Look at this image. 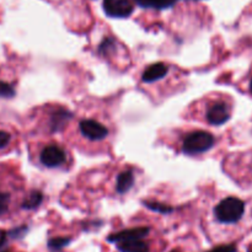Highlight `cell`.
I'll list each match as a JSON object with an SVG mask.
<instances>
[{
  "mask_svg": "<svg viewBox=\"0 0 252 252\" xmlns=\"http://www.w3.org/2000/svg\"><path fill=\"white\" fill-rule=\"evenodd\" d=\"M216 217L219 221L226 224L236 223L241 219L245 212V203L235 197L223 199L216 207Z\"/></svg>",
  "mask_w": 252,
  "mask_h": 252,
  "instance_id": "obj_1",
  "label": "cell"
},
{
  "mask_svg": "<svg viewBox=\"0 0 252 252\" xmlns=\"http://www.w3.org/2000/svg\"><path fill=\"white\" fill-rule=\"evenodd\" d=\"M214 144V137L208 132H193L185 139L182 149L186 154L194 155L211 149Z\"/></svg>",
  "mask_w": 252,
  "mask_h": 252,
  "instance_id": "obj_2",
  "label": "cell"
},
{
  "mask_svg": "<svg viewBox=\"0 0 252 252\" xmlns=\"http://www.w3.org/2000/svg\"><path fill=\"white\" fill-rule=\"evenodd\" d=\"M103 9L108 16L125 19L133 12V5L129 0H103Z\"/></svg>",
  "mask_w": 252,
  "mask_h": 252,
  "instance_id": "obj_3",
  "label": "cell"
},
{
  "mask_svg": "<svg viewBox=\"0 0 252 252\" xmlns=\"http://www.w3.org/2000/svg\"><path fill=\"white\" fill-rule=\"evenodd\" d=\"M41 161L47 167H57L65 161V154L59 147L51 145L41 153Z\"/></svg>",
  "mask_w": 252,
  "mask_h": 252,
  "instance_id": "obj_4",
  "label": "cell"
},
{
  "mask_svg": "<svg viewBox=\"0 0 252 252\" xmlns=\"http://www.w3.org/2000/svg\"><path fill=\"white\" fill-rule=\"evenodd\" d=\"M80 130L86 138L91 140H100L103 139L108 134L107 128L103 127L96 121L85 120L80 123Z\"/></svg>",
  "mask_w": 252,
  "mask_h": 252,
  "instance_id": "obj_5",
  "label": "cell"
},
{
  "mask_svg": "<svg viewBox=\"0 0 252 252\" xmlns=\"http://www.w3.org/2000/svg\"><path fill=\"white\" fill-rule=\"evenodd\" d=\"M149 233V228H144V226H140V228H134V229H128V230L120 231V233H116L113 235H111L108 238V240L112 241V243H126V241H134V240H140V239L145 238Z\"/></svg>",
  "mask_w": 252,
  "mask_h": 252,
  "instance_id": "obj_6",
  "label": "cell"
},
{
  "mask_svg": "<svg viewBox=\"0 0 252 252\" xmlns=\"http://www.w3.org/2000/svg\"><path fill=\"white\" fill-rule=\"evenodd\" d=\"M229 118H230L229 108L224 103H217V105L212 106L207 112V120L211 125L214 126L224 125Z\"/></svg>",
  "mask_w": 252,
  "mask_h": 252,
  "instance_id": "obj_7",
  "label": "cell"
},
{
  "mask_svg": "<svg viewBox=\"0 0 252 252\" xmlns=\"http://www.w3.org/2000/svg\"><path fill=\"white\" fill-rule=\"evenodd\" d=\"M166 74H167V66L162 63H157V64H153V65H150L149 68L145 69L142 78H143V81H145V83H153V81L160 80L161 78H164Z\"/></svg>",
  "mask_w": 252,
  "mask_h": 252,
  "instance_id": "obj_8",
  "label": "cell"
},
{
  "mask_svg": "<svg viewBox=\"0 0 252 252\" xmlns=\"http://www.w3.org/2000/svg\"><path fill=\"white\" fill-rule=\"evenodd\" d=\"M118 250L121 252H148L149 246L142 240L126 241V243L118 244Z\"/></svg>",
  "mask_w": 252,
  "mask_h": 252,
  "instance_id": "obj_9",
  "label": "cell"
},
{
  "mask_svg": "<svg viewBox=\"0 0 252 252\" xmlns=\"http://www.w3.org/2000/svg\"><path fill=\"white\" fill-rule=\"evenodd\" d=\"M133 182H134V177H133L132 172H122L117 179V191L120 193H125V192H127L133 186Z\"/></svg>",
  "mask_w": 252,
  "mask_h": 252,
  "instance_id": "obj_10",
  "label": "cell"
},
{
  "mask_svg": "<svg viewBox=\"0 0 252 252\" xmlns=\"http://www.w3.org/2000/svg\"><path fill=\"white\" fill-rule=\"evenodd\" d=\"M70 118V115H69L68 111L65 110H58L52 117V129L53 130H58L65 125L66 121Z\"/></svg>",
  "mask_w": 252,
  "mask_h": 252,
  "instance_id": "obj_11",
  "label": "cell"
},
{
  "mask_svg": "<svg viewBox=\"0 0 252 252\" xmlns=\"http://www.w3.org/2000/svg\"><path fill=\"white\" fill-rule=\"evenodd\" d=\"M138 4L144 7H154V9H166L174 5L176 0H137Z\"/></svg>",
  "mask_w": 252,
  "mask_h": 252,
  "instance_id": "obj_12",
  "label": "cell"
},
{
  "mask_svg": "<svg viewBox=\"0 0 252 252\" xmlns=\"http://www.w3.org/2000/svg\"><path fill=\"white\" fill-rule=\"evenodd\" d=\"M42 199H43V196L39 191H33L32 193H30V196L27 197L26 201L22 203V208L25 209H34L42 203Z\"/></svg>",
  "mask_w": 252,
  "mask_h": 252,
  "instance_id": "obj_13",
  "label": "cell"
},
{
  "mask_svg": "<svg viewBox=\"0 0 252 252\" xmlns=\"http://www.w3.org/2000/svg\"><path fill=\"white\" fill-rule=\"evenodd\" d=\"M144 206H147L148 208L152 209V211L159 212V213H170L172 212V208L167 207L166 204H160V203H155V202H144Z\"/></svg>",
  "mask_w": 252,
  "mask_h": 252,
  "instance_id": "obj_14",
  "label": "cell"
},
{
  "mask_svg": "<svg viewBox=\"0 0 252 252\" xmlns=\"http://www.w3.org/2000/svg\"><path fill=\"white\" fill-rule=\"evenodd\" d=\"M15 95V91L12 89V86L10 84L4 83V81H0V97L10 98Z\"/></svg>",
  "mask_w": 252,
  "mask_h": 252,
  "instance_id": "obj_15",
  "label": "cell"
},
{
  "mask_svg": "<svg viewBox=\"0 0 252 252\" xmlns=\"http://www.w3.org/2000/svg\"><path fill=\"white\" fill-rule=\"evenodd\" d=\"M69 243H70V239L56 238V239H52V240L49 241L48 246L51 249H54V250H59V249H62V248H64V246L68 245Z\"/></svg>",
  "mask_w": 252,
  "mask_h": 252,
  "instance_id": "obj_16",
  "label": "cell"
},
{
  "mask_svg": "<svg viewBox=\"0 0 252 252\" xmlns=\"http://www.w3.org/2000/svg\"><path fill=\"white\" fill-rule=\"evenodd\" d=\"M9 201H10L9 194L0 193V216H2V214L7 211V207H9Z\"/></svg>",
  "mask_w": 252,
  "mask_h": 252,
  "instance_id": "obj_17",
  "label": "cell"
},
{
  "mask_svg": "<svg viewBox=\"0 0 252 252\" xmlns=\"http://www.w3.org/2000/svg\"><path fill=\"white\" fill-rule=\"evenodd\" d=\"M10 142V134L6 132H2L0 130V149H2L4 147H6Z\"/></svg>",
  "mask_w": 252,
  "mask_h": 252,
  "instance_id": "obj_18",
  "label": "cell"
},
{
  "mask_svg": "<svg viewBox=\"0 0 252 252\" xmlns=\"http://www.w3.org/2000/svg\"><path fill=\"white\" fill-rule=\"evenodd\" d=\"M235 251H236L235 246L225 245V246H219V248L214 249V250H212L209 252H235Z\"/></svg>",
  "mask_w": 252,
  "mask_h": 252,
  "instance_id": "obj_19",
  "label": "cell"
},
{
  "mask_svg": "<svg viewBox=\"0 0 252 252\" xmlns=\"http://www.w3.org/2000/svg\"><path fill=\"white\" fill-rule=\"evenodd\" d=\"M112 44H113L112 39H108V38L105 39V41L102 42V44L100 46V51L103 52V53H106V52H108V49L112 47Z\"/></svg>",
  "mask_w": 252,
  "mask_h": 252,
  "instance_id": "obj_20",
  "label": "cell"
},
{
  "mask_svg": "<svg viewBox=\"0 0 252 252\" xmlns=\"http://www.w3.org/2000/svg\"><path fill=\"white\" fill-rule=\"evenodd\" d=\"M5 239H6V234L0 230V248L5 244Z\"/></svg>",
  "mask_w": 252,
  "mask_h": 252,
  "instance_id": "obj_21",
  "label": "cell"
},
{
  "mask_svg": "<svg viewBox=\"0 0 252 252\" xmlns=\"http://www.w3.org/2000/svg\"><path fill=\"white\" fill-rule=\"evenodd\" d=\"M250 90H251V93H252V80H251V83H250Z\"/></svg>",
  "mask_w": 252,
  "mask_h": 252,
  "instance_id": "obj_22",
  "label": "cell"
}]
</instances>
